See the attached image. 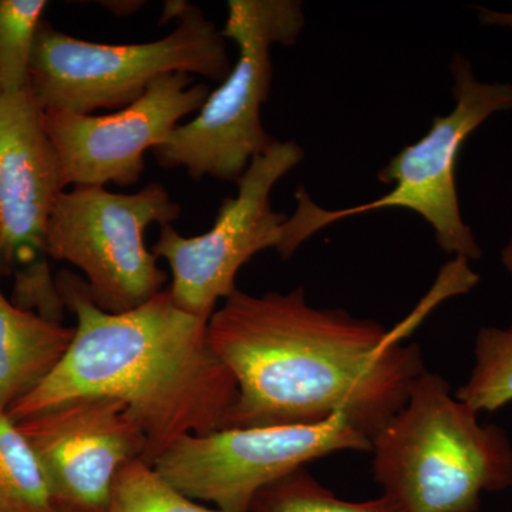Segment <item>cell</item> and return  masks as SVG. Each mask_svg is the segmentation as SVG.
Segmentation results:
<instances>
[{"mask_svg": "<svg viewBox=\"0 0 512 512\" xmlns=\"http://www.w3.org/2000/svg\"><path fill=\"white\" fill-rule=\"evenodd\" d=\"M180 215V204L158 183L134 194L74 187L63 191L53 207L47 255L83 272L101 311H133L163 292L168 278L148 251L144 232L151 224H173Z\"/></svg>", "mask_w": 512, "mask_h": 512, "instance_id": "7", "label": "cell"}, {"mask_svg": "<svg viewBox=\"0 0 512 512\" xmlns=\"http://www.w3.org/2000/svg\"><path fill=\"white\" fill-rule=\"evenodd\" d=\"M76 328L25 311L0 291V413L35 392L69 352Z\"/></svg>", "mask_w": 512, "mask_h": 512, "instance_id": "13", "label": "cell"}, {"mask_svg": "<svg viewBox=\"0 0 512 512\" xmlns=\"http://www.w3.org/2000/svg\"><path fill=\"white\" fill-rule=\"evenodd\" d=\"M56 284L76 316L72 346L55 372L9 410L10 419L77 397L120 400L146 436L143 460L150 466L183 437L224 429L237 382L210 348L207 319L175 305L170 291L133 311L109 313L73 272H60Z\"/></svg>", "mask_w": 512, "mask_h": 512, "instance_id": "2", "label": "cell"}, {"mask_svg": "<svg viewBox=\"0 0 512 512\" xmlns=\"http://www.w3.org/2000/svg\"><path fill=\"white\" fill-rule=\"evenodd\" d=\"M210 94V87L195 83L191 74L170 73L154 80L141 99L107 116L43 111V126L59 154L64 184H137L147 150L161 146L181 119L202 109Z\"/></svg>", "mask_w": 512, "mask_h": 512, "instance_id": "11", "label": "cell"}, {"mask_svg": "<svg viewBox=\"0 0 512 512\" xmlns=\"http://www.w3.org/2000/svg\"><path fill=\"white\" fill-rule=\"evenodd\" d=\"M501 264H503L505 271H507L512 278V234L507 244L501 249Z\"/></svg>", "mask_w": 512, "mask_h": 512, "instance_id": "20", "label": "cell"}, {"mask_svg": "<svg viewBox=\"0 0 512 512\" xmlns=\"http://www.w3.org/2000/svg\"><path fill=\"white\" fill-rule=\"evenodd\" d=\"M16 423L60 512H107L121 468L146 454L140 424L111 397H77Z\"/></svg>", "mask_w": 512, "mask_h": 512, "instance_id": "12", "label": "cell"}, {"mask_svg": "<svg viewBox=\"0 0 512 512\" xmlns=\"http://www.w3.org/2000/svg\"><path fill=\"white\" fill-rule=\"evenodd\" d=\"M478 416L448 380L424 370L402 409L370 440L382 494L403 512H478L484 494L511 488L510 436Z\"/></svg>", "mask_w": 512, "mask_h": 512, "instance_id": "3", "label": "cell"}, {"mask_svg": "<svg viewBox=\"0 0 512 512\" xmlns=\"http://www.w3.org/2000/svg\"><path fill=\"white\" fill-rule=\"evenodd\" d=\"M0 512H60L35 450L8 413H0Z\"/></svg>", "mask_w": 512, "mask_h": 512, "instance_id": "14", "label": "cell"}, {"mask_svg": "<svg viewBox=\"0 0 512 512\" xmlns=\"http://www.w3.org/2000/svg\"><path fill=\"white\" fill-rule=\"evenodd\" d=\"M295 141H278L255 157L237 181L235 197L225 198L210 231L184 237L173 225H161L153 254L168 262L175 305L210 319L217 303L237 291L242 266L259 252L281 248L288 215L276 212L271 192L303 160Z\"/></svg>", "mask_w": 512, "mask_h": 512, "instance_id": "10", "label": "cell"}, {"mask_svg": "<svg viewBox=\"0 0 512 512\" xmlns=\"http://www.w3.org/2000/svg\"><path fill=\"white\" fill-rule=\"evenodd\" d=\"M174 9L180 22L170 35L136 45L87 42L43 20L29 76V92L39 109L76 114L121 110L170 73L224 82L232 62L221 30L195 6L183 2Z\"/></svg>", "mask_w": 512, "mask_h": 512, "instance_id": "5", "label": "cell"}, {"mask_svg": "<svg viewBox=\"0 0 512 512\" xmlns=\"http://www.w3.org/2000/svg\"><path fill=\"white\" fill-rule=\"evenodd\" d=\"M251 512H403L387 495L366 501H348L319 483L306 467L292 471L262 488Z\"/></svg>", "mask_w": 512, "mask_h": 512, "instance_id": "16", "label": "cell"}, {"mask_svg": "<svg viewBox=\"0 0 512 512\" xmlns=\"http://www.w3.org/2000/svg\"><path fill=\"white\" fill-rule=\"evenodd\" d=\"M227 9L221 32L237 45V62L197 116L175 127L153 156L160 167L184 168L194 180L237 183L276 143L261 116L274 79L271 47L295 45L305 15L298 0H229Z\"/></svg>", "mask_w": 512, "mask_h": 512, "instance_id": "6", "label": "cell"}, {"mask_svg": "<svg viewBox=\"0 0 512 512\" xmlns=\"http://www.w3.org/2000/svg\"><path fill=\"white\" fill-rule=\"evenodd\" d=\"M478 20L484 26H500V28L512 29V12L494 10L488 8H477Z\"/></svg>", "mask_w": 512, "mask_h": 512, "instance_id": "19", "label": "cell"}, {"mask_svg": "<svg viewBox=\"0 0 512 512\" xmlns=\"http://www.w3.org/2000/svg\"><path fill=\"white\" fill-rule=\"evenodd\" d=\"M370 450L369 437L336 414L306 426L221 429L183 437L153 467L192 500L212 503L222 512H251L262 488L311 461Z\"/></svg>", "mask_w": 512, "mask_h": 512, "instance_id": "9", "label": "cell"}, {"mask_svg": "<svg viewBox=\"0 0 512 512\" xmlns=\"http://www.w3.org/2000/svg\"><path fill=\"white\" fill-rule=\"evenodd\" d=\"M454 394L478 413L497 412L512 402V325L478 329L473 369Z\"/></svg>", "mask_w": 512, "mask_h": 512, "instance_id": "15", "label": "cell"}, {"mask_svg": "<svg viewBox=\"0 0 512 512\" xmlns=\"http://www.w3.org/2000/svg\"><path fill=\"white\" fill-rule=\"evenodd\" d=\"M46 0H0V93L29 89L30 62Z\"/></svg>", "mask_w": 512, "mask_h": 512, "instance_id": "17", "label": "cell"}, {"mask_svg": "<svg viewBox=\"0 0 512 512\" xmlns=\"http://www.w3.org/2000/svg\"><path fill=\"white\" fill-rule=\"evenodd\" d=\"M107 512H222L181 493L146 461H131L114 480Z\"/></svg>", "mask_w": 512, "mask_h": 512, "instance_id": "18", "label": "cell"}, {"mask_svg": "<svg viewBox=\"0 0 512 512\" xmlns=\"http://www.w3.org/2000/svg\"><path fill=\"white\" fill-rule=\"evenodd\" d=\"M64 188L59 154L29 89L0 93V276H12L16 306L59 323L66 308L46 232Z\"/></svg>", "mask_w": 512, "mask_h": 512, "instance_id": "8", "label": "cell"}, {"mask_svg": "<svg viewBox=\"0 0 512 512\" xmlns=\"http://www.w3.org/2000/svg\"><path fill=\"white\" fill-rule=\"evenodd\" d=\"M453 110L434 117L426 136L404 147L377 174L383 184H393L383 197L345 210L318 207L308 192H296L298 207L285 224L281 255L289 259L306 239L333 222L380 211L406 208L429 222L437 244L448 255L477 261L483 256L473 231L461 217L456 170L461 147L481 124L503 111H512V84L478 80L471 63L463 55L451 60Z\"/></svg>", "mask_w": 512, "mask_h": 512, "instance_id": "4", "label": "cell"}, {"mask_svg": "<svg viewBox=\"0 0 512 512\" xmlns=\"http://www.w3.org/2000/svg\"><path fill=\"white\" fill-rule=\"evenodd\" d=\"M345 309L313 308L303 288L235 291L208 319L207 339L237 382L224 429L306 426L343 414L370 440L427 369L417 343Z\"/></svg>", "mask_w": 512, "mask_h": 512, "instance_id": "1", "label": "cell"}]
</instances>
